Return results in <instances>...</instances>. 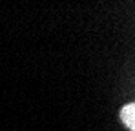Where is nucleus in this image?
I'll return each mask as SVG.
<instances>
[{"mask_svg":"<svg viewBox=\"0 0 135 131\" xmlns=\"http://www.w3.org/2000/svg\"><path fill=\"white\" fill-rule=\"evenodd\" d=\"M120 118L130 131H135V104H128L120 109Z\"/></svg>","mask_w":135,"mask_h":131,"instance_id":"nucleus-1","label":"nucleus"}]
</instances>
